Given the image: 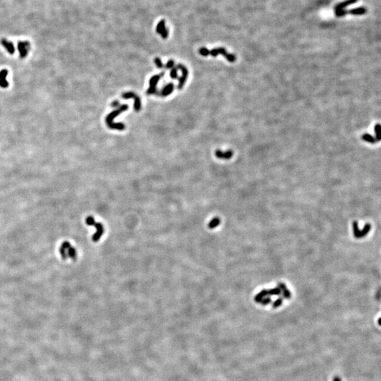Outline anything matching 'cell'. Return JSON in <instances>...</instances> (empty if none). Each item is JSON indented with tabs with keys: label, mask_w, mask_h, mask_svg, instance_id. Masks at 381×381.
Wrapping results in <instances>:
<instances>
[{
	"label": "cell",
	"mask_w": 381,
	"mask_h": 381,
	"mask_svg": "<svg viewBox=\"0 0 381 381\" xmlns=\"http://www.w3.org/2000/svg\"><path fill=\"white\" fill-rule=\"evenodd\" d=\"M215 155L216 157L218 158H220V159H225V160H228L230 159L233 155V152H232V150H228L225 152H222L220 150H217L215 151Z\"/></svg>",
	"instance_id": "obj_10"
},
{
	"label": "cell",
	"mask_w": 381,
	"mask_h": 381,
	"mask_svg": "<svg viewBox=\"0 0 381 381\" xmlns=\"http://www.w3.org/2000/svg\"><path fill=\"white\" fill-rule=\"evenodd\" d=\"M163 76H164V73H162L161 74H159V75L153 76L151 79H150L149 81L150 86L149 88H148L147 91L148 95L155 94V93H156V86H157V84L158 83V81H159V80L160 79V78H161Z\"/></svg>",
	"instance_id": "obj_6"
},
{
	"label": "cell",
	"mask_w": 381,
	"mask_h": 381,
	"mask_svg": "<svg viewBox=\"0 0 381 381\" xmlns=\"http://www.w3.org/2000/svg\"><path fill=\"white\" fill-rule=\"evenodd\" d=\"M85 223L88 226H95L96 227L97 231L92 237V240L94 242H97L100 239L101 236L104 233V227L100 222H95L94 218L93 216H88L85 219Z\"/></svg>",
	"instance_id": "obj_2"
},
{
	"label": "cell",
	"mask_w": 381,
	"mask_h": 381,
	"mask_svg": "<svg viewBox=\"0 0 381 381\" xmlns=\"http://www.w3.org/2000/svg\"><path fill=\"white\" fill-rule=\"evenodd\" d=\"M154 62H155V64H156V66H157V68L162 69V68L164 67V65H163V62H162L161 59H160V58H158V57L155 58V59H154Z\"/></svg>",
	"instance_id": "obj_27"
},
{
	"label": "cell",
	"mask_w": 381,
	"mask_h": 381,
	"mask_svg": "<svg viewBox=\"0 0 381 381\" xmlns=\"http://www.w3.org/2000/svg\"><path fill=\"white\" fill-rule=\"evenodd\" d=\"M367 9L365 7H359L356 9H352L348 11V13L352 15H363L366 13Z\"/></svg>",
	"instance_id": "obj_15"
},
{
	"label": "cell",
	"mask_w": 381,
	"mask_h": 381,
	"mask_svg": "<svg viewBox=\"0 0 381 381\" xmlns=\"http://www.w3.org/2000/svg\"><path fill=\"white\" fill-rule=\"evenodd\" d=\"M266 296H267V291L266 290H263L257 295H255L254 300H255V302L256 303H261L262 300L265 297H266Z\"/></svg>",
	"instance_id": "obj_16"
},
{
	"label": "cell",
	"mask_w": 381,
	"mask_h": 381,
	"mask_svg": "<svg viewBox=\"0 0 381 381\" xmlns=\"http://www.w3.org/2000/svg\"><path fill=\"white\" fill-rule=\"evenodd\" d=\"M0 42H1V45L6 49V50H7L9 54H13V53H14L15 48L12 42H10V41H8L7 40H6V39H1V41H0Z\"/></svg>",
	"instance_id": "obj_9"
},
{
	"label": "cell",
	"mask_w": 381,
	"mask_h": 381,
	"mask_svg": "<svg viewBox=\"0 0 381 381\" xmlns=\"http://www.w3.org/2000/svg\"><path fill=\"white\" fill-rule=\"evenodd\" d=\"M170 77L172 79H177V69L175 67L172 68L171 71H170Z\"/></svg>",
	"instance_id": "obj_26"
},
{
	"label": "cell",
	"mask_w": 381,
	"mask_h": 381,
	"mask_svg": "<svg viewBox=\"0 0 381 381\" xmlns=\"http://www.w3.org/2000/svg\"><path fill=\"white\" fill-rule=\"evenodd\" d=\"M168 34H169V33H168V29L165 28V30L162 32V33L160 35H161L162 38H163V39H167L168 37Z\"/></svg>",
	"instance_id": "obj_31"
},
{
	"label": "cell",
	"mask_w": 381,
	"mask_h": 381,
	"mask_svg": "<svg viewBox=\"0 0 381 381\" xmlns=\"http://www.w3.org/2000/svg\"><path fill=\"white\" fill-rule=\"evenodd\" d=\"M271 302H272V300H271V299L270 298V297H268V296H267V297H265L263 300H262V302H261V304H263V305H267V304H270Z\"/></svg>",
	"instance_id": "obj_28"
},
{
	"label": "cell",
	"mask_w": 381,
	"mask_h": 381,
	"mask_svg": "<svg viewBox=\"0 0 381 381\" xmlns=\"http://www.w3.org/2000/svg\"><path fill=\"white\" fill-rule=\"evenodd\" d=\"M282 302H283V301H282V298H279V299H277V300H275V302H273V307L274 308H277V307H279V306H280L282 304Z\"/></svg>",
	"instance_id": "obj_24"
},
{
	"label": "cell",
	"mask_w": 381,
	"mask_h": 381,
	"mask_svg": "<svg viewBox=\"0 0 381 381\" xmlns=\"http://www.w3.org/2000/svg\"><path fill=\"white\" fill-rule=\"evenodd\" d=\"M220 223V218H218V217H215V218L212 219V220L210 222V223L208 224V227L210 229H214L218 227L219 224Z\"/></svg>",
	"instance_id": "obj_18"
},
{
	"label": "cell",
	"mask_w": 381,
	"mask_h": 381,
	"mask_svg": "<svg viewBox=\"0 0 381 381\" xmlns=\"http://www.w3.org/2000/svg\"><path fill=\"white\" fill-rule=\"evenodd\" d=\"M380 318H379V319H378V325H380Z\"/></svg>",
	"instance_id": "obj_34"
},
{
	"label": "cell",
	"mask_w": 381,
	"mask_h": 381,
	"mask_svg": "<svg viewBox=\"0 0 381 381\" xmlns=\"http://www.w3.org/2000/svg\"><path fill=\"white\" fill-rule=\"evenodd\" d=\"M122 97L124 99H134V109L136 111V112H138L140 111V108H141V102H140V97L138 96L137 95L135 94L134 93H132V92H128V93H124L122 94Z\"/></svg>",
	"instance_id": "obj_4"
},
{
	"label": "cell",
	"mask_w": 381,
	"mask_h": 381,
	"mask_svg": "<svg viewBox=\"0 0 381 381\" xmlns=\"http://www.w3.org/2000/svg\"><path fill=\"white\" fill-rule=\"evenodd\" d=\"M358 0H346V1H344L342 2L339 3L338 4H337L335 6V10H339V9H343L344 8H345L347 6L354 4H355Z\"/></svg>",
	"instance_id": "obj_12"
},
{
	"label": "cell",
	"mask_w": 381,
	"mask_h": 381,
	"mask_svg": "<svg viewBox=\"0 0 381 381\" xmlns=\"http://www.w3.org/2000/svg\"><path fill=\"white\" fill-rule=\"evenodd\" d=\"M7 69H2L0 71V87L2 88H7L9 85V82L7 81Z\"/></svg>",
	"instance_id": "obj_8"
},
{
	"label": "cell",
	"mask_w": 381,
	"mask_h": 381,
	"mask_svg": "<svg viewBox=\"0 0 381 381\" xmlns=\"http://www.w3.org/2000/svg\"><path fill=\"white\" fill-rule=\"evenodd\" d=\"M128 106L127 105H123L122 106H120L119 107L118 109H115V110L113 111L111 113L107 115L106 119H105V122H106V124L109 128L111 129H117V130H120L122 131L124 130L125 128V125L122 123H113V120L115 118V117L118 116L119 114H121V113L124 112L128 109Z\"/></svg>",
	"instance_id": "obj_1"
},
{
	"label": "cell",
	"mask_w": 381,
	"mask_h": 381,
	"mask_svg": "<svg viewBox=\"0 0 381 381\" xmlns=\"http://www.w3.org/2000/svg\"><path fill=\"white\" fill-rule=\"evenodd\" d=\"M352 225H353L354 235L355 237L357 238V239H360V238L366 236L367 235V234L370 232L371 227L370 224H366L364 227H363V230H360L359 227L358 222H357L356 221L353 222Z\"/></svg>",
	"instance_id": "obj_3"
},
{
	"label": "cell",
	"mask_w": 381,
	"mask_h": 381,
	"mask_svg": "<svg viewBox=\"0 0 381 381\" xmlns=\"http://www.w3.org/2000/svg\"><path fill=\"white\" fill-rule=\"evenodd\" d=\"M348 13V11L345 10V9H339V10H335V15L338 17H342L345 16Z\"/></svg>",
	"instance_id": "obj_23"
},
{
	"label": "cell",
	"mask_w": 381,
	"mask_h": 381,
	"mask_svg": "<svg viewBox=\"0 0 381 381\" xmlns=\"http://www.w3.org/2000/svg\"><path fill=\"white\" fill-rule=\"evenodd\" d=\"M76 255H77V253H76V249L74 247H71L67 250V256L69 257L70 258L75 260L76 258Z\"/></svg>",
	"instance_id": "obj_19"
},
{
	"label": "cell",
	"mask_w": 381,
	"mask_h": 381,
	"mask_svg": "<svg viewBox=\"0 0 381 381\" xmlns=\"http://www.w3.org/2000/svg\"><path fill=\"white\" fill-rule=\"evenodd\" d=\"M175 66V62H174L173 60H169V61L167 62V63L165 64V68L166 69H172V68L174 67Z\"/></svg>",
	"instance_id": "obj_29"
},
{
	"label": "cell",
	"mask_w": 381,
	"mask_h": 381,
	"mask_svg": "<svg viewBox=\"0 0 381 381\" xmlns=\"http://www.w3.org/2000/svg\"><path fill=\"white\" fill-rule=\"evenodd\" d=\"M173 90H174V84L169 83L163 89V91H162L161 92V94L160 95L163 97H166L167 96V95H170L172 92L173 91Z\"/></svg>",
	"instance_id": "obj_14"
},
{
	"label": "cell",
	"mask_w": 381,
	"mask_h": 381,
	"mask_svg": "<svg viewBox=\"0 0 381 381\" xmlns=\"http://www.w3.org/2000/svg\"><path fill=\"white\" fill-rule=\"evenodd\" d=\"M119 105H120V103H119V102H117H117L114 101V102H113L112 103V107H117V106H119Z\"/></svg>",
	"instance_id": "obj_32"
},
{
	"label": "cell",
	"mask_w": 381,
	"mask_h": 381,
	"mask_svg": "<svg viewBox=\"0 0 381 381\" xmlns=\"http://www.w3.org/2000/svg\"><path fill=\"white\" fill-rule=\"evenodd\" d=\"M374 131H375V134H376V139L379 141L380 140V124H376L374 128Z\"/></svg>",
	"instance_id": "obj_22"
},
{
	"label": "cell",
	"mask_w": 381,
	"mask_h": 381,
	"mask_svg": "<svg viewBox=\"0 0 381 381\" xmlns=\"http://www.w3.org/2000/svg\"><path fill=\"white\" fill-rule=\"evenodd\" d=\"M333 381H342V380H341V379H340V378H339V377L335 376V378H333Z\"/></svg>",
	"instance_id": "obj_33"
},
{
	"label": "cell",
	"mask_w": 381,
	"mask_h": 381,
	"mask_svg": "<svg viewBox=\"0 0 381 381\" xmlns=\"http://www.w3.org/2000/svg\"><path fill=\"white\" fill-rule=\"evenodd\" d=\"M30 49V45L28 41H19L18 42V50L19 56L21 59L25 58Z\"/></svg>",
	"instance_id": "obj_5"
},
{
	"label": "cell",
	"mask_w": 381,
	"mask_h": 381,
	"mask_svg": "<svg viewBox=\"0 0 381 381\" xmlns=\"http://www.w3.org/2000/svg\"><path fill=\"white\" fill-rule=\"evenodd\" d=\"M177 69H181V72H182V75H181V77L179 79V83L178 84L177 88L178 89H182L183 85L186 83V81L187 77H188V70H187L186 68L184 66L182 65V64H178L177 66Z\"/></svg>",
	"instance_id": "obj_7"
},
{
	"label": "cell",
	"mask_w": 381,
	"mask_h": 381,
	"mask_svg": "<svg viewBox=\"0 0 381 381\" xmlns=\"http://www.w3.org/2000/svg\"><path fill=\"white\" fill-rule=\"evenodd\" d=\"M209 54H210V55H212V56H218V54H219V52H218V48L213 49V50H210V52H209Z\"/></svg>",
	"instance_id": "obj_30"
},
{
	"label": "cell",
	"mask_w": 381,
	"mask_h": 381,
	"mask_svg": "<svg viewBox=\"0 0 381 381\" xmlns=\"http://www.w3.org/2000/svg\"><path fill=\"white\" fill-rule=\"evenodd\" d=\"M71 247V245L70 244L69 242H68V241L64 242V243L62 244L61 247H60V249H59V252H60V254H61L62 258H63V259L67 258H68V256H67V250L69 249Z\"/></svg>",
	"instance_id": "obj_11"
},
{
	"label": "cell",
	"mask_w": 381,
	"mask_h": 381,
	"mask_svg": "<svg viewBox=\"0 0 381 381\" xmlns=\"http://www.w3.org/2000/svg\"><path fill=\"white\" fill-rule=\"evenodd\" d=\"M278 288L281 291H282V292H283V296H284L285 299H290L291 298V296H292V294H291V292L288 290H287L286 285H285L284 283H279V284H278Z\"/></svg>",
	"instance_id": "obj_13"
},
{
	"label": "cell",
	"mask_w": 381,
	"mask_h": 381,
	"mask_svg": "<svg viewBox=\"0 0 381 381\" xmlns=\"http://www.w3.org/2000/svg\"><path fill=\"white\" fill-rule=\"evenodd\" d=\"M165 22L164 20L160 21L159 23H158L157 25V28H156V31H157V33L159 34H161L162 32L165 30Z\"/></svg>",
	"instance_id": "obj_20"
},
{
	"label": "cell",
	"mask_w": 381,
	"mask_h": 381,
	"mask_svg": "<svg viewBox=\"0 0 381 381\" xmlns=\"http://www.w3.org/2000/svg\"><path fill=\"white\" fill-rule=\"evenodd\" d=\"M209 52H210V50H208V49L206 48H201L200 50H199V53H200L202 56H208Z\"/></svg>",
	"instance_id": "obj_25"
},
{
	"label": "cell",
	"mask_w": 381,
	"mask_h": 381,
	"mask_svg": "<svg viewBox=\"0 0 381 381\" xmlns=\"http://www.w3.org/2000/svg\"><path fill=\"white\" fill-rule=\"evenodd\" d=\"M361 138L365 141L370 143H376L378 141L377 140L376 138H375L374 136H372L371 135L368 134H363L362 136H361Z\"/></svg>",
	"instance_id": "obj_17"
},
{
	"label": "cell",
	"mask_w": 381,
	"mask_h": 381,
	"mask_svg": "<svg viewBox=\"0 0 381 381\" xmlns=\"http://www.w3.org/2000/svg\"><path fill=\"white\" fill-rule=\"evenodd\" d=\"M267 296H270V295H279L282 293V291H281L278 287L275 289H271V290H267Z\"/></svg>",
	"instance_id": "obj_21"
}]
</instances>
